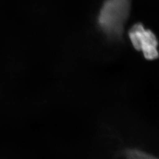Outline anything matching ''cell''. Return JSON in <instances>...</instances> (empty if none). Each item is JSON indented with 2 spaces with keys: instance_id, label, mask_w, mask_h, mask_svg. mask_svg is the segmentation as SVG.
I'll return each mask as SVG.
<instances>
[{
  "instance_id": "obj_1",
  "label": "cell",
  "mask_w": 159,
  "mask_h": 159,
  "mask_svg": "<svg viewBox=\"0 0 159 159\" xmlns=\"http://www.w3.org/2000/svg\"><path fill=\"white\" fill-rule=\"evenodd\" d=\"M132 0H104L96 18L98 29L107 38L120 39L130 17Z\"/></svg>"
},
{
  "instance_id": "obj_2",
  "label": "cell",
  "mask_w": 159,
  "mask_h": 159,
  "mask_svg": "<svg viewBox=\"0 0 159 159\" xmlns=\"http://www.w3.org/2000/svg\"><path fill=\"white\" fill-rule=\"evenodd\" d=\"M128 35L133 48L141 52L145 59L153 61L159 57L158 38L153 31L146 28L142 23H134L129 30Z\"/></svg>"
},
{
  "instance_id": "obj_3",
  "label": "cell",
  "mask_w": 159,
  "mask_h": 159,
  "mask_svg": "<svg viewBox=\"0 0 159 159\" xmlns=\"http://www.w3.org/2000/svg\"><path fill=\"white\" fill-rule=\"evenodd\" d=\"M119 155L125 159H159L153 155L136 148L125 149Z\"/></svg>"
}]
</instances>
